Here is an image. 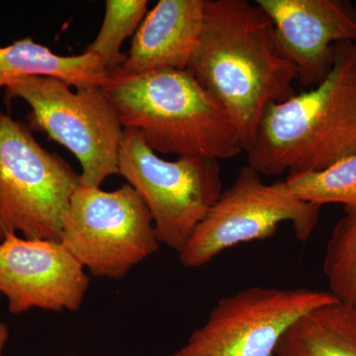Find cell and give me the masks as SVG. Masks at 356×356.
Wrapping results in <instances>:
<instances>
[{"label": "cell", "instance_id": "cell-9", "mask_svg": "<svg viewBox=\"0 0 356 356\" xmlns=\"http://www.w3.org/2000/svg\"><path fill=\"white\" fill-rule=\"evenodd\" d=\"M336 300L329 291L309 288L241 290L220 299L205 324L170 356H274L295 321Z\"/></svg>", "mask_w": 356, "mask_h": 356}, {"label": "cell", "instance_id": "cell-4", "mask_svg": "<svg viewBox=\"0 0 356 356\" xmlns=\"http://www.w3.org/2000/svg\"><path fill=\"white\" fill-rule=\"evenodd\" d=\"M81 173L0 111V242L10 235L60 242Z\"/></svg>", "mask_w": 356, "mask_h": 356}, {"label": "cell", "instance_id": "cell-8", "mask_svg": "<svg viewBox=\"0 0 356 356\" xmlns=\"http://www.w3.org/2000/svg\"><path fill=\"white\" fill-rule=\"evenodd\" d=\"M118 165L119 175L149 208L159 242L177 252L222 192L218 159L185 156L165 161L135 129H124Z\"/></svg>", "mask_w": 356, "mask_h": 356}, {"label": "cell", "instance_id": "cell-6", "mask_svg": "<svg viewBox=\"0 0 356 356\" xmlns=\"http://www.w3.org/2000/svg\"><path fill=\"white\" fill-rule=\"evenodd\" d=\"M60 243L91 275L114 280L161 247L151 212L130 184L104 191L81 182L70 198Z\"/></svg>", "mask_w": 356, "mask_h": 356}, {"label": "cell", "instance_id": "cell-1", "mask_svg": "<svg viewBox=\"0 0 356 356\" xmlns=\"http://www.w3.org/2000/svg\"><path fill=\"white\" fill-rule=\"evenodd\" d=\"M186 70L221 103L245 153L267 107L297 95L296 67L281 54L273 21L255 1L206 0Z\"/></svg>", "mask_w": 356, "mask_h": 356}, {"label": "cell", "instance_id": "cell-5", "mask_svg": "<svg viewBox=\"0 0 356 356\" xmlns=\"http://www.w3.org/2000/svg\"><path fill=\"white\" fill-rule=\"evenodd\" d=\"M6 102L21 99L31 108L28 126L62 145L81 163V181L91 187L119 175L124 127L102 86L72 90L49 76H28L6 88Z\"/></svg>", "mask_w": 356, "mask_h": 356}, {"label": "cell", "instance_id": "cell-2", "mask_svg": "<svg viewBox=\"0 0 356 356\" xmlns=\"http://www.w3.org/2000/svg\"><path fill=\"white\" fill-rule=\"evenodd\" d=\"M248 165L264 175L321 172L356 154V42L336 44L322 83L267 107Z\"/></svg>", "mask_w": 356, "mask_h": 356}, {"label": "cell", "instance_id": "cell-3", "mask_svg": "<svg viewBox=\"0 0 356 356\" xmlns=\"http://www.w3.org/2000/svg\"><path fill=\"white\" fill-rule=\"evenodd\" d=\"M103 89L124 129L139 131L156 153L220 161L245 152L221 103L187 70L108 76Z\"/></svg>", "mask_w": 356, "mask_h": 356}, {"label": "cell", "instance_id": "cell-12", "mask_svg": "<svg viewBox=\"0 0 356 356\" xmlns=\"http://www.w3.org/2000/svg\"><path fill=\"white\" fill-rule=\"evenodd\" d=\"M206 0H159L135 33L124 64L108 76L186 70L203 29Z\"/></svg>", "mask_w": 356, "mask_h": 356}, {"label": "cell", "instance_id": "cell-10", "mask_svg": "<svg viewBox=\"0 0 356 356\" xmlns=\"http://www.w3.org/2000/svg\"><path fill=\"white\" fill-rule=\"evenodd\" d=\"M89 276L60 242L10 235L0 242V296L13 315L77 311Z\"/></svg>", "mask_w": 356, "mask_h": 356}, {"label": "cell", "instance_id": "cell-11", "mask_svg": "<svg viewBox=\"0 0 356 356\" xmlns=\"http://www.w3.org/2000/svg\"><path fill=\"white\" fill-rule=\"evenodd\" d=\"M273 23L278 48L302 88L327 79L336 44L356 42V6L350 0H257Z\"/></svg>", "mask_w": 356, "mask_h": 356}, {"label": "cell", "instance_id": "cell-18", "mask_svg": "<svg viewBox=\"0 0 356 356\" xmlns=\"http://www.w3.org/2000/svg\"><path fill=\"white\" fill-rule=\"evenodd\" d=\"M9 339V327L6 323L0 320V356L3 355V350L6 348L7 341Z\"/></svg>", "mask_w": 356, "mask_h": 356}, {"label": "cell", "instance_id": "cell-7", "mask_svg": "<svg viewBox=\"0 0 356 356\" xmlns=\"http://www.w3.org/2000/svg\"><path fill=\"white\" fill-rule=\"evenodd\" d=\"M321 206L301 200L286 180L266 184L250 165L241 168L235 181L222 191L182 250V266L198 268L225 250L275 235L280 225H291L306 243L320 221Z\"/></svg>", "mask_w": 356, "mask_h": 356}, {"label": "cell", "instance_id": "cell-14", "mask_svg": "<svg viewBox=\"0 0 356 356\" xmlns=\"http://www.w3.org/2000/svg\"><path fill=\"white\" fill-rule=\"evenodd\" d=\"M274 356H356V307L336 300L304 314Z\"/></svg>", "mask_w": 356, "mask_h": 356}, {"label": "cell", "instance_id": "cell-16", "mask_svg": "<svg viewBox=\"0 0 356 356\" xmlns=\"http://www.w3.org/2000/svg\"><path fill=\"white\" fill-rule=\"evenodd\" d=\"M147 4V0H107L102 28L86 51L98 58L107 74L116 72L127 58L121 53L122 44L137 32Z\"/></svg>", "mask_w": 356, "mask_h": 356}, {"label": "cell", "instance_id": "cell-13", "mask_svg": "<svg viewBox=\"0 0 356 356\" xmlns=\"http://www.w3.org/2000/svg\"><path fill=\"white\" fill-rule=\"evenodd\" d=\"M28 76H49L77 88L102 86L108 74L96 56H60L32 37L0 47V88Z\"/></svg>", "mask_w": 356, "mask_h": 356}, {"label": "cell", "instance_id": "cell-15", "mask_svg": "<svg viewBox=\"0 0 356 356\" xmlns=\"http://www.w3.org/2000/svg\"><path fill=\"white\" fill-rule=\"evenodd\" d=\"M285 180L301 200L321 207L341 204L344 214L356 216V154L321 172L294 173Z\"/></svg>", "mask_w": 356, "mask_h": 356}, {"label": "cell", "instance_id": "cell-17", "mask_svg": "<svg viewBox=\"0 0 356 356\" xmlns=\"http://www.w3.org/2000/svg\"><path fill=\"white\" fill-rule=\"evenodd\" d=\"M323 271L329 292L339 301L356 307V216L344 215L334 225Z\"/></svg>", "mask_w": 356, "mask_h": 356}]
</instances>
